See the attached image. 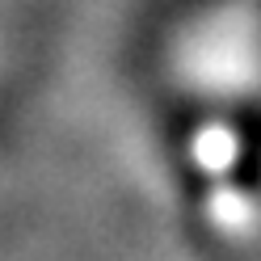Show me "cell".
Listing matches in <instances>:
<instances>
[{"label":"cell","instance_id":"1","mask_svg":"<svg viewBox=\"0 0 261 261\" xmlns=\"http://www.w3.org/2000/svg\"><path fill=\"white\" fill-rule=\"evenodd\" d=\"M160 173L190 240L215 257L261 249V106L177 101Z\"/></svg>","mask_w":261,"mask_h":261},{"label":"cell","instance_id":"2","mask_svg":"<svg viewBox=\"0 0 261 261\" xmlns=\"http://www.w3.org/2000/svg\"><path fill=\"white\" fill-rule=\"evenodd\" d=\"M244 5H261V0H244Z\"/></svg>","mask_w":261,"mask_h":261}]
</instances>
